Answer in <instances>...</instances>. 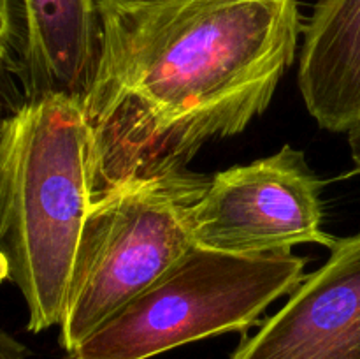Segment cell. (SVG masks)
Masks as SVG:
<instances>
[{"label": "cell", "instance_id": "6da1fadb", "mask_svg": "<svg viewBox=\"0 0 360 359\" xmlns=\"http://www.w3.org/2000/svg\"><path fill=\"white\" fill-rule=\"evenodd\" d=\"M83 97L91 199L243 132L294 63L297 0L101 2Z\"/></svg>", "mask_w": 360, "mask_h": 359}, {"label": "cell", "instance_id": "7a4b0ae2", "mask_svg": "<svg viewBox=\"0 0 360 359\" xmlns=\"http://www.w3.org/2000/svg\"><path fill=\"white\" fill-rule=\"evenodd\" d=\"M91 204L83 99H21L0 123V284L27 305V327L60 326Z\"/></svg>", "mask_w": 360, "mask_h": 359}, {"label": "cell", "instance_id": "3957f363", "mask_svg": "<svg viewBox=\"0 0 360 359\" xmlns=\"http://www.w3.org/2000/svg\"><path fill=\"white\" fill-rule=\"evenodd\" d=\"M210 178L172 168L91 199L60 320L67 354L195 246L193 210Z\"/></svg>", "mask_w": 360, "mask_h": 359}, {"label": "cell", "instance_id": "277c9868", "mask_svg": "<svg viewBox=\"0 0 360 359\" xmlns=\"http://www.w3.org/2000/svg\"><path fill=\"white\" fill-rule=\"evenodd\" d=\"M292 252L229 253L193 246L112 313L69 359H150L181 345L246 331L304 278Z\"/></svg>", "mask_w": 360, "mask_h": 359}, {"label": "cell", "instance_id": "5b68a950", "mask_svg": "<svg viewBox=\"0 0 360 359\" xmlns=\"http://www.w3.org/2000/svg\"><path fill=\"white\" fill-rule=\"evenodd\" d=\"M322 182L306 155L285 144L252 164L210 178L197 203L192 234L197 246L229 253L292 252V246L336 238L323 231Z\"/></svg>", "mask_w": 360, "mask_h": 359}, {"label": "cell", "instance_id": "8992f818", "mask_svg": "<svg viewBox=\"0 0 360 359\" xmlns=\"http://www.w3.org/2000/svg\"><path fill=\"white\" fill-rule=\"evenodd\" d=\"M231 359H360V232L330 256Z\"/></svg>", "mask_w": 360, "mask_h": 359}, {"label": "cell", "instance_id": "52a82bcc", "mask_svg": "<svg viewBox=\"0 0 360 359\" xmlns=\"http://www.w3.org/2000/svg\"><path fill=\"white\" fill-rule=\"evenodd\" d=\"M101 46L95 0H18L14 76L23 99L63 94L83 99Z\"/></svg>", "mask_w": 360, "mask_h": 359}, {"label": "cell", "instance_id": "ba28073f", "mask_svg": "<svg viewBox=\"0 0 360 359\" xmlns=\"http://www.w3.org/2000/svg\"><path fill=\"white\" fill-rule=\"evenodd\" d=\"M299 88L322 129L360 125V0H319L302 28Z\"/></svg>", "mask_w": 360, "mask_h": 359}, {"label": "cell", "instance_id": "9c48e42d", "mask_svg": "<svg viewBox=\"0 0 360 359\" xmlns=\"http://www.w3.org/2000/svg\"><path fill=\"white\" fill-rule=\"evenodd\" d=\"M14 58L11 49L0 48V123L20 102L14 99Z\"/></svg>", "mask_w": 360, "mask_h": 359}, {"label": "cell", "instance_id": "30bf717a", "mask_svg": "<svg viewBox=\"0 0 360 359\" xmlns=\"http://www.w3.org/2000/svg\"><path fill=\"white\" fill-rule=\"evenodd\" d=\"M18 39V0H0V48L13 49Z\"/></svg>", "mask_w": 360, "mask_h": 359}, {"label": "cell", "instance_id": "8fae6325", "mask_svg": "<svg viewBox=\"0 0 360 359\" xmlns=\"http://www.w3.org/2000/svg\"><path fill=\"white\" fill-rule=\"evenodd\" d=\"M28 348L0 327V359H28Z\"/></svg>", "mask_w": 360, "mask_h": 359}, {"label": "cell", "instance_id": "7c38bea8", "mask_svg": "<svg viewBox=\"0 0 360 359\" xmlns=\"http://www.w3.org/2000/svg\"><path fill=\"white\" fill-rule=\"evenodd\" d=\"M348 144H350L352 158L357 165V171H360V125L348 132Z\"/></svg>", "mask_w": 360, "mask_h": 359}, {"label": "cell", "instance_id": "4fadbf2b", "mask_svg": "<svg viewBox=\"0 0 360 359\" xmlns=\"http://www.w3.org/2000/svg\"><path fill=\"white\" fill-rule=\"evenodd\" d=\"M101 2H146V0H95V4Z\"/></svg>", "mask_w": 360, "mask_h": 359}]
</instances>
